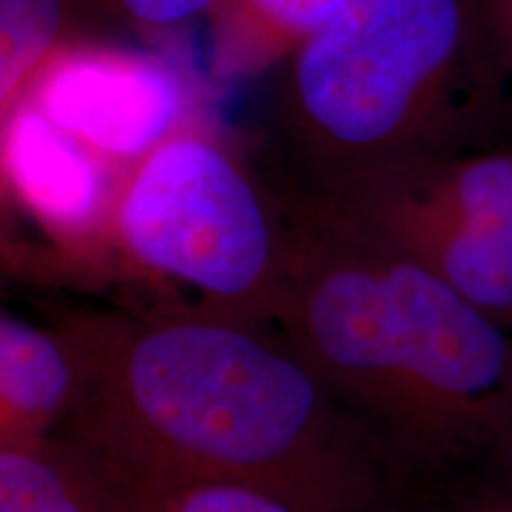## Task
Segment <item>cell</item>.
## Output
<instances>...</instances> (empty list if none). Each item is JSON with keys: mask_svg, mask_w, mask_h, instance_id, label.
<instances>
[{"mask_svg": "<svg viewBox=\"0 0 512 512\" xmlns=\"http://www.w3.org/2000/svg\"><path fill=\"white\" fill-rule=\"evenodd\" d=\"M76 389L62 427L136 486L226 477L318 512H415L380 441L273 323L181 311L62 332Z\"/></svg>", "mask_w": 512, "mask_h": 512, "instance_id": "cell-1", "label": "cell"}, {"mask_svg": "<svg viewBox=\"0 0 512 512\" xmlns=\"http://www.w3.org/2000/svg\"><path fill=\"white\" fill-rule=\"evenodd\" d=\"M273 325L420 498L512 453V330L349 223L292 230Z\"/></svg>", "mask_w": 512, "mask_h": 512, "instance_id": "cell-2", "label": "cell"}, {"mask_svg": "<svg viewBox=\"0 0 512 512\" xmlns=\"http://www.w3.org/2000/svg\"><path fill=\"white\" fill-rule=\"evenodd\" d=\"M110 249L152 285L162 311L273 323L292 252L245 171L216 145L176 138L140 166L114 214Z\"/></svg>", "mask_w": 512, "mask_h": 512, "instance_id": "cell-3", "label": "cell"}, {"mask_svg": "<svg viewBox=\"0 0 512 512\" xmlns=\"http://www.w3.org/2000/svg\"><path fill=\"white\" fill-rule=\"evenodd\" d=\"M458 31L456 0H349L299 57L304 119L344 157L368 159L403 143L425 117Z\"/></svg>", "mask_w": 512, "mask_h": 512, "instance_id": "cell-4", "label": "cell"}, {"mask_svg": "<svg viewBox=\"0 0 512 512\" xmlns=\"http://www.w3.org/2000/svg\"><path fill=\"white\" fill-rule=\"evenodd\" d=\"M328 216L406 254L512 330V155L377 185Z\"/></svg>", "mask_w": 512, "mask_h": 512, "instance_id": "cell-5", "label": "cell"}, {"mask_svg": "<svg viewBox=\"0 0 512 512\" xmlns=\"http://www.w3.org/2000/svg\"><path fill=\"white\" fill-rule=\"evenodd\" d=\"M46 117L112 155H140L176 124L181 93L152 64L126 57L64 62L41 93Z\"/></svg>", "mask_w": 512, "mask_h": 512, "instance_id": "cell-6", "label": "cell"}, {"mask_svg": "<svg viewBox=\"0 0 512 512\" xmlns=\"http://www.w3.org/2000/svg\"><path fill=\"white\" fill-rule=\"evenodd\" d=\"M5 176L29 214L72 259L105 254L98 245L105 183L100 169L60 126L22 110L0 143Z\"/></svg>", "mask_w": 512, "mask_h": 512, "instance_id": "cell-7", "label": "cell"}, {"mask_svg": "<svg viewBox=\"0 0 512 512\" xmlns=\"http://www.w3.org/2000/svg\"><path fill=\"white\" fill-rule=\"evenodd\" d=\"M138 486L79 441L0 446V512H133Z\"/></svg>", "mask_w": 512, "mask_h": 512, "instance_id": "cell-8", "label": "cell"}, {"mask_svg": "<svg viewBox=\"0 0 512 512\" xmlns=\"http://www.w3.org/2000/svg\"><path fill=\"white\" fill-rule=\"evenodd\" d=\"M74 389L67 337L0 316V446L48 437L67 418Z\"/></svg>", "mask_w": 512, "mask_h": 512, "instance_id": "cell-9", "label": "cell"}, {"mask_svg": "<svg viewBox=\"0 0 512 512\" xmlns=\"http://www.w3.org/2000/svg\"><path fill=\"white\" fill-rule=\"evenodd\" d=\"M133 512H318L266 486L226 477H185L138 486Z\"/></svg>", "mask_w": 512, "mask_h": 512, "instance_id": "cell-10", "label": "cell"}, {"mask_svg": "<svg viewBox=\"0 0 512 512\" xmlns=\"http://www.w3.org/2000/svg\"><path fill=\"white\" fill-rule=\"evenodd\" d=\"M57 0H0V105L53 43Z\"/></svg>", "mask_w": 512, "mask_h": 512, "instance_id": "cell-11", "label": "cell"}, {"mask_svg": "<svg viewBox=\"0 0 512 512\" xmlns=\"http://www.w3.org/2000/svg\"><path fill=\"white\" fill-rule=\"evenodd\" d=\"M415 512H512V453L467 467L432 486Z\"/></svg>", "mask_w": 512, "mask_h": 512, "instance_id": "cell-12", "label": "cell"}, {"mask_svg": "<svg viewBox=\"0 0 512 512\" xmlns=\"http://www.w3.org/2000/svg\"><path fill=\"white\" fill-rule=\"evenodd\" d=\"M259 10L294 31H316L349 0H254Z\"/></svg>", "mask_w": 512, "mask_h": 512, "instance_id": "cell-13", "label": "cell"}, {"mask_svg": "<svg viewBox=\"0 0 512 512\" xmlns=\"http://www.w3.org/2000/svg\"><path fill=\"white\" fill-rule=\"evenodd\" d=\"M136 15L152 19V22H174L197 10L207 8L211 0H124Z\"/></svg>", "mask_w": 512, "mask_h": 512, "instance_id": "cell-14", "label": "cell"}]
</instances>
